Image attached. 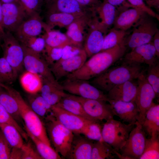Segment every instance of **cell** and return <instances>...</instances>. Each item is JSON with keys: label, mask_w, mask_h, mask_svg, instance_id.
Returning a JSON list of instances; mask_svg holds the SVG:
<instances>
[{"label": "cell", "mask_w": 159, "mask_h": 159, "mask_svg": "<svg viewBox=\"0 0 159 159\" xmlns=\"http://www.w3.org/2000/svg\"><path fill=\"white\" fill-rule=\"evenodd\" d=\"M2 3L0 1V31L3 30L1 27V24L2 19Z\"/></svg>", "instance_id": "obj_55"}, {"label": "cell", "mask_w": 159, "mask_h": 159, "mask_svg": "<svg viewBox=\"0 0 159 159\" xmlns=\"http://www.w3.org/2000/svg\"><path fill=\"white\" fill-rule=\"evenodd\" d=\"M135 7L140 8L153 18L159 19L158 15L145 3L144 0H125Z\"/></svg>", "instance_id": "obj_48"}, {"label": "cell", "mask_w": 159, "mask_h": 159, "mask_svg": "<svg viewBox=\"0 0 159 159\" xmlns=\"http://www.w3.org/2000/svg\"><path fill=\"white\" fill-rule=\"evenodd\" d=\"M20 82L23 89L29 94L40 92L42 85V79L39 75L26 70L21 75Z\"/></svg>", "instance_id": "obj_28"}, {"label": "cell", "mask_w": 159, "mask_h": 159, "mask_svg": "<svg viewBox=\"0 0 159 159\" xmlns=\"http://www.w3.org/2000/svg\"><path fill=\"white\" fill-rule=\"evenodd\" d=\"M29 17L35 13H39L44 0H19Z\"/></svg>", "instance_id": "obj_45"}, {"label": "cell", "mask_w": 159, "mask_h": 159, "mask_svg": "<svg viewBox=\"0 0 159 159\" xmlns=\"http://www.w3.org/2000/svg\"><path fill=\"white\" fill-rule=\"evenodd\" d=\"M131 130L125 143L116 155L120 159H136L139 158L144 150L146 138L142 125L138 121Z\"/></svg>", "instance_id": "obj_8"}, {"label": "cell", "mask_w": 159, "mask_h": 159, "mask_svg": "<svg viewBox=\"0 0 159 159\" xmlns=\"http://www.w3.org/2000/svg\"><path fill=\"white\" fill-rule=\"evenodd\" d=\"M21 45L24 52L23 65L26 71L38 74L42 79L56 80L49 65L40 53Z\"/></svg>", "instance_id": "obj_11"}, {"label": "cell", "mask_w": 159, "mask_h": 159, "mask_svg": "<svg viewBox=\"0 0 159 159\" xmlns=\"http://www.w3.org/2000/svg\"><path fill=\"white\" fill-rule=\"evenodd\" d=\"M42 85L40 95L51 106L56 105L63 97L66 93L61 84L57 80L50 81L42 79Z\"/></svg>", "instance_id": "obj_25"}, {"label": "cell", "mask_w": 159, "mask_h": 159, "mask_svg": "<svg viewBox=\"0 0 159 159\" xmlns=\"http://www.w3.org/2000/svg\"><path fill=\"white\" fill-rule=\"evenodd\" d=\"M12 148L0 130V159H9Z\"/></svg>", "instance_id": "obj_47"}, {"label": "cell", "mask_w": 159, "mask_h": 159, "mask_svg": "<svg viewBox=\"0 0 159 159\" xmlns=\"http://www.w3.org/2000/svg\"><path fill=\"white\" fill-rule=\"evenodd\" d=\"M47 26L44 22L39 13H35L24 20L14 33L21 44L27 39L37 37Z\"/></svg>", "instance_id": "obj_16"}, {"label": "cell", "mask_w": 159, "mask_h": 159, "mask_svg": "<svg viewBox=\"0 0 159 159\" xmlns=\"http://www.w3.org/2000/svg\"><path fill=\"white\" fill-rule=\"evenodd\" d=\"M149 7H154L159 11V0H145Z\"/></svg>", "instance_id": "obj_54"}, {"label": "cell", "mask_w": 159, "mask_h": 159, "mask_svg": "<svg viewBox=\"0 0 159 159\" xmlns=\"http://www.w3.org/2000/svg\"><path fill=\"white\" fill-rule=\"evenodd\" d=\"M110 4L115 6L118 11H120L126 9L130 8H135L125 0H107Z\"/></svg>", "instance_id": "obj_50"}, {"label": "cell", "mask_w": 159, "mask_h": 159, "mask_svg": "<svg viewBox=\"0 0 159 159\" xmlns=\"http://www.w3.org/2000/svg\"><path fill=\"white\" fill-rule=\"evenodd\" d=\"M115 154L114 150L110 145L103 141H97L93 144L91 159H113Z\"/></svg>", "instance_id": "obj_36"}, {"label": "cell", "mask_w": 159, "mask_h": 159, "mask_svg": "<svg viewBox=\"0 0 159 159\" xmlns=\"http://www.w3.org/2000/svg\"><path fill=\"white\" fill-rule=\"evenodd\" d=\"M0 35L3 57L12 67L17 77L24 67V52L22 46L12 33L3 30L0 32Z\"/></svg>", "instance_id": "obj_7"}, {"label": "cell", "mask_w": 159, "mask_h": 159, "mask_svg": "<svg viewBox=\"0 0 159 159\" xmlns=\"http://www.w3.org/2000/svg\"><path fill=\"white\" fill-rule=\"evenodd\" d=\"M98 122L91 121L84 127L81 134L92 140L103 141L101 134L102 128Z\"/></svg>", "instance_id": "obj_40"}, {"label": "cell", "mask_w": 159, "mask_h": 159, "mask_svg": "<svg viewBox=\"0 0 159 159\" xmlns=\"http://www.w3.org/2000/svg\"><path fill=\"white\" fill-rule=\"evenodd\" d=\"M21 44L32 51L39 53L44 51L46 45L44 38L42 37L37 36L29 38Z\"/></svg>", "instance_id": "obj_44"}, {"label": "cell", "mask_w": 159, "mask_h": 159, "mask_svg": "<svg viewBox=\"0 0 159 159\" xmlns=\"http://www.w3.org/2000/svg\"><path fill=\"white\" fill-rule=\"evenodd\" d=\"M106 34L100 26L99 19L95 14L89 24L84 40L83 49L87 57L101 51Z\"/></svg>", "instance_id": "obj_14"}, {"label": "cell", "mask_w": 159, "mask_h": 159, "mask_svg": "<svg viewBox=\"0 0 159 159\" xmlns=\"http://www.w3.org/2000/svg\"><path fill=\"white\" fill-rule=\"evenodd\" d=\"M127 34L126 31L113 28L105 36L101 51L112 48L122 42Z\"/></svg>", "instance_id": "obj_37"}, {"label": "cell", "mask_w": 159, "mask_h": 159, "mask_svg": "<svg viewBox=\"0 0 159 159\" xmlns=\"http://www.w3.org/2000/svg\"><path fill=\"white\" fill-rule=\"evenodd\" d=\"M0 123L7 124L13 125L19 131L23 138L26 141L28 140L29 136L24 129L22 128L0 104Z\"/></svg>", "instance_id": "obj_41"}, {"label": "cell", "mask_w": 159, "mask_h": 159, "mask_svg": "<svg viewBox=\"0 0 159 159\" xmlns=\"http://www.w3.org/2000/svg\"><path fill=\"white\" fill-rule=\"evenodd\" d=\"M135 123L125 124L113 118L106 121L101 130L102 139L115 150L120 151L125 143Z\"/></svg>", "instance_id": "obj_5"}, {"label": "cell", "mask_w": 159, "mask_h": 159, "mask_svg": "<svg viewBox=\"0 0 159 159\" xmlns=\"http://www.w3.org/2000/svg\"><path fill=\"white\" fill-rule=\"evenodd\" d=\"M82 49L81 47L72 44L67 45L62 49V54L60 59H64L73 57L81 52Z\"/></svg>", "instance_id": "obj_49"}, {"label": "cell", "mask_w": 159, "mask_h": 159, "mask_svg": "<svg viewBox=\"0 0 159 159\" xmlns=\"http://www.w3.org/2000/svg\"><path fill=\"white\" fill-rule=\"evenodd\" d=\"M137 79L138 90L135 102L139 113L138 122L142 125L147 112L154 103L156 95L143 71Z\"/></svg>", "instance_id": "obj_10"}, {"label": "cell", "mask_w": 159, "mask_h": 159, "mask_svg": "<svg viewBox=\"0 0 159 159\" xmlns=\"http://www.w3.org/2000/svg\"><path fill=\"white\" fill-rule=\"evenodd\" d=\"M24 129L29 138L34 144L38 153L42 159H61L62 158L51 146L44 143L30 133L26 128Z\"/></svg>", "instance_id": "obj_33"}, {"label": "cell", "mask_w": 159, "mask_h": 159, "mask_svg": "<svg viewBox=\"0 0 159 159\" xmlns=\"http://www.w3.org/2000/svg\"><path fill=\"white\" fill-rule=\"evenodd\" d=\"M1 84L0 83V87L1 86Z\"/></svg>", "instance_id": "obj_59"}, {"label": "cell", "mask_w": 159, "mask_h": 159, "mask_svg": "<svg viewBox=\"0 0 159 159\" xmlns=\"http://www.w3.org/2000/svg\"><path fill=\"white\" fill-rule=\"evenodd\" d=\"M2 3H10L19 1V0H1Z\"/></svg>", "instance_id": "obj_56"}, {"label": "cell", "mask_w": 159, "mask_h": 159, "mask_svg": "<svg viewBox=\"0 0 159 159\" xmlns=\"http://www.w3.org/2000/svg\"><path fill=\"white\" fill-rule=\"evenodd\" d=\"M142 71L140 64L123 63L108 69L92 79L90 83L101 90L108 92L117 85L137 79Z\"/></svg>", "instance_id": "obj_2"}, {"label": "cell", "mask_w": 159, "mask_h": 159, "mask_svg": "<svg viewBox=\"0 0 159 159\" xmlns=\"http://www.w3.org/2000/svg\"><path fill=\"white\" fill-rule=\"evenodd\" d=\"M71 95L81 104L85 112L91 120L107 121L113 118L114 115L111 106L106 102Z\"/></svg>", "instance_id": "obj_12"}, {"label": "cell", "mask_w": 159, "mask_h": 159, "mask_svg": "<svg viewBox=\"0 0 159 159\" xmlns=\"http://www.w3.org/2000/svg\"><path fill=\"white\" fill-rule=\"evenodd\" d=\"M81 5L88 8L95 9L101 2L100 0H76Z\"/></svg>", "instance_id": "obj_51"}, {"label": "cell", "mask_w": 159, "mask_h": 159, "mask_svg": "<svg viewBox=\"0 0 159 159\" xmlns=\"http://www.w3.org/2000/svg\"><path fill=\"white\" fill-rule=\"evenodd\" d=\"M0 104L19 124L22 122L16 100L8 91L1 86L0 87Z\"/></svg>", "instance_id": "obj_29"}, {"label": "cell", "mask_w": 159, "mask_h": 159, "mask_svg": "<svg viewBox=\"0 0 159 159\" xmlns=\"http://www.w3.org/2000/svg\"><path fill=\"white\" fill-rule=\"evenodd\" d=\"M56 105L69 112L91 120L85 112L81 104L71 94H67Z\"/></svg>", "instance_id": "obj_34"}, {"label": "cell", "mask_w": 159, "mask_h": 159, "mask_svg": "<svg viewBox=\"0 0 159 159\" xmlns=\"http://www.w3.org/2000/svg\"><path fill=\"white\" fill-rule=\"evenodd\" d=\"M1 36L0 35V45H1Z\"/></svg>", "instance_id": "obj_58"}, {"label": "cell", "mask_w": 159, "mask_h": 159, "mask_svg": "<svg viewBox=\"0 0 159 159\" xmlns=\"http://www.w3.org/2000/svg\"><path fill=\"white\" fill-rule=\"evenodd\" d=\"M126 48L125 40L112 48L101 51L90 57L80 68L66 78L86 81L92 79L108 69L122 57Z\"/></svg>", "instance_id": "obj_1"}, {"label": "cell", "mask_w": 159, "mask_h": 159, "mask_svg": "<svg viewBox=\"0 0 159 159\" xmlns=\"http://www.w3.org/2000/svg\"><path fill=\"white\" fill-rule=\"evenodd\" d=\"M80 134H74L71 147L65 158L68 159H91L92 140Z\"/></svg>", "instance_id": "obj_22"}, {"label": "cell", "mask_w": 159, "mask_h": 159, "mask_svg": "<svg viewBox=\"0 0 159 159\" xmlns=\"http://www.w3.org/2000/svg\"><path fill=\"white\" fill-rule=\"evenodd\" d=\"M138 90L137 83L133 80L117 85L108 92L109 100L126 102H135Z\"/></svg>", "instance_id": "obj_23"}, {"label": "cell", "mask_w": 159, "mask_h": 159, "mask_svg": "<svg viewBox=\"0 0 159 159\" xmlns=\"http://www.w3.org/2000/svg\"><path fill=\"white\" fill-rule=\"evenodd\" d=\"M43 120L51 144L65 158L70 149L74 134L59 121L52 113Z\"/></svg>", "instance_id": "obj_4"}, {"label": "cell", "mask_w": 159, "mask_h": 159, "mask_svg": "<svg viewBox=\"0 0 159 159\" xmlns=\"http://www.w3.org/2000/svg\"><path fill=\"white\" fill-rule=\"evenodd\" d=\"M49 0H44V1L46 3L48 1H49Z\"/></svg>", "instance_id": "obj_57"}, {"label": "cell", "mask_w": 159, "mask_h": 159, "mask_svg": "<svg viewBox=\"0 0 159 159\" xmlns=\"http://www.w3.org/2000/svg\"><path fill=\"white\" fill-rule=\"evenodd\" d=\"M81 16L61 12L47 13L45 23L50 29L55 26L67 27L77 19Z\"/></svg>", "instance_id": "obj_31"}, {"label": "cell", "mask_w": 159, "mask_h": 159, "mask_svg": "<svg viewBox=\"0 0 159 159\" xmlns=\"http://www.w3.org/2000/svg\"><path fill=\"white\" fill-rule=\"evenodd\" d=\"M44 30L45 32L42 37L45 39L46 45L52 47L63 48L67 45L72 44L66 34L48 28Z\"/></svg>", "instance_id": "obj_32"}, {"label": "cell", "mask_w": 159, "mask_h": 159, "mask_svg": "<svg viewBox=\"0 0 159 159\" xmlns=\"http://www.w3.org/2000/svg\"><path fill=\"white\" fill-rule=\"evenodd\" d=\"M114 115L128 123H135L138 121L139 113L135 102H126L109 100Z\"/></svg>", "instance_id": "obj_21"}, {"label": "cell", "mask_w": 159, "mask_h": 159, "mask_svg": "<svg viewBox=\"0 0 159 159\" xmlns=\"http://www.w3.org/2000/svg\"><path fill=\"white\" fill-rule=\"evenodd\" d=\"M95 9L98 14V19L100 20H99V26L106 33L108 29L113 25L118 13V10L107 0H103L102 2Z\"/></svg>", "instance_id": "obj_26"}, {"label": "cell", "mask_w": 159, "mask_h": 159, "mask_svg": "<svg viewBox=\"0 0 159 159\" xmlns=\"http://www.w3.org/2000/svg\"><path fill=\"white\" fill-rule=\"evenodd\" d=\"M84 16L77 19L66 27V35L72 44L80 47L84 42L89 24L93 16L95 13Z\"/></svg>", "instance_id": "obj_20"}, {"label": "cell", "mask_w": 159, "mask_h": 159, "mask_svg": "<svg viewBox=\"0 0 159 159\" xmlns=\"http://www.w3.org/2000/svg\"><path fill=\"white\" fill-rule=\"evenodd\" d=\"M22 152L21 148H12L10 159H21Z\"/></svg>", "instance_id": "obj_52"}, {"label": "cell", "mask_w": 159, "mask_h": 159, "mask_svg": "<svg viewBox=\"0 0 159 159\" xmlns=\"http://www.w3.org/2000/svg\"><path fill=\"white\" fill-rule=\"evenodd\" d=\"M87 57L83 49L77 55L67 59H59L50 68L56 79L58 81L80 68Z\"/></svg>", "instance_id": "obj_15"}, {"label": "cell", "mask_w": 159, "mask_h": 159, "mask_svg": "<svg viewBox=\"0 0 159 159\" xmlns=\"http://www.w3.org/2000/svg\"><path fill=\"white\" fill-rule=\"evenodd\" d=\"M0 129L6 139L12 148H21L24 144L23 138L13 125L0 123Z\"/></svg>", "instance_id": "obj_35"}, {"label": "cell", "mask_w": 159, "mask_h": 159, "mask_svg": "<svg viewBox=\"0 0 159 159\" xmlns=\"http://www.w3.org/2000/svg\"><path fill=\"white\" fill-rule=\"evenodd\" d=\"M30 141L24 143L21 148L22 152L21 159H42Z\"/></svg>", "instance_id": "obj_46"}, {"label": "cell", "mask_w": 159, "mask_h": 159, "mask_svg": "<svg viewBox=\"0 0 159 159\" xmlns=\"http://www.w3.org/2000/svg\"><path fill=\"white\" fill-rule=\"evenodd\" d=\"M1 86L16 100L21 117L24 123V127L44 143L51 146L44 123L41 118L32 110L18 91L7 85L1 84Z\"/></svg>", "instance_id": "obj_3"}, {"label": "cell", "mask_w": 159, "mask_h": 159, "mask_svg": "<svg viewBox=\"0 0 159 159\" xmlns=\"http://www.w3.org/2000/svg\"><path fill=\"white\" fill-rule=\"evenodd\" d=\"M145 13L137 7L127 8L119 11L113 24V28L126 31L133 26Z\"/></svg>", "instance_id": "obj_24"}, {"label": "cell", "mask_w": 159, "mask_h": 159, "mask_svg": "<svg viewBox=\"0 0 159 159\" xmlns=\"http://www.w3.org/2000/svg\"><path fill=\"white\" fill-rule=\"evenodd\" d=\"M146 77L148 82L152 86L156 95L159 93V66L155 64L149 66Z\"/></svg>", "instance_id": "obj_42"}, {"label": "cell", "mask_w": 159, "mask_h": 159, "mask_svg": "<svg viewBox=\"0 0 159 159\" xmlns=\"http://www.w3.org/2000/svg\"><path fill=\"white\" fill-rule=\"evenodd\" d=\"M159 159V141L157 137L146 139L143 153L139 159Z\"/></svg>", "instance_id": "obj_38"}, {"label": "cell", "mask_w": 159, "mask_h": 159, "mask_svg": "<svg viewBox=\"0 0 159 159\" xmlns=\"http://www.w3.org/2000/svg\"><path fill=\"white\" fill-rule=\"evenodd\" d=\"M51 111L56 118L74 134H81L85 126L93 121L71 113L56 105L52 106Z\"/></svg>", "instance_id": "obj_18"}, {"label": "cell", "mask_w": 159, "mask_h": 159, "mask_svg": "<svg viewBox=\"0 0 159 159\" xmlns=\"http://www.w3.org/2000/svg\"><path fill=\"white\" fill-rule=\"evenodd\" d=\"M63 48L52 47L45 45V49L42 52L44 59L48 64L51 66L62 57Z\"/></svg>", "instance_id": "obj_43"}, {"label": "cell", "mask_w": 159, "mask_h": 159, "mask_svg": "<svg viewBox=\"0 0 159 159\" xmlns=\"http://www.w3.org/2000/svg\"><path fill=\"white\" fill-rule=\"evenodd\" d=\"M47 13L61 12L81 16L90 14L93 9L83 6L76 0H49L46 3Z\"/></svg>", "instance_id": "obj_17"}, {"label": "cell", "mask_w": 159, "mask_h": 159, "mask_svg": "<svg viewBox=\"0 0 159 159\" xmlns=\"http://www.w3.org/2000/svg\"><path fill=\"white\" fill-rule=\"evenodd\" d=\"M153 17L145 13L133 26L132 33L125 39L126 46L132 49L151 42L159 30Z\"/></svg>", "instance_id": "obj_6"}, {"label": "cell", "mask_w": 159, "mask_h": 159, "mask_svg": "<svg viewBox=\"0 0 159 159\" xmlns=\"http://www.w3.org/2000/svg\"><path fill=\"white\" fill-rule=\"evenodd\" d=\"M3 29L14 33L23 21L28 17L19 1L2 3Z\"/></svg>", "instance_id": "obj_13"}, {"label": "cell", "mask_w": 159, "mask_h": 159, "mask_svg": "<svg viewBox=\"0 0 159 159\" xmlns=\"http://www.w3.org/2000/svg\"><path fill=\"white\" fill-rule=\"evenodd\" d=\"M17 77L6 59L3 57L0 58V83L8 85L12 83Z\"/></svg>", "instance_id": "obj_39"}, {"label": "cell", "mask_w": 159, "mask_h": 159, "mask_svg": "<svg viewBox=\"0 0 159 159\" xmlns=\"http://www.w3.org/2000/svg\"><path fill=\"white\" fill-rule=\"evenodd\" d=\"M156 57L155 49L151 42L132 49L125 55L124 63L138 64L144 63L150 66L156 63Z\"/></svg>", "instance_id": "obj_19"}, {"label": "cell", "mask_w": 159, "mask_h": 159, "mask_svg": "<svg viewBox=\"0 0 159 159\" xmlns=\"http://www.w3.org/2000/svg\"><path fill=\"white\" fill-rule=\"evenodd\" d=\"M152 40L153 42L156 52V55L157 58L159 57V31L157 32L154 35Z\"/></svg>", "instance_id": "obj_53"}, {"label": "cell", "mask_w": 159, "mask_h": 159, "mask_svg": "<svg viewBox=\"0 0 159 159\" xmlns=\"http://www.w3.org/2000/svg\"><path fill=\"white\" fill-rule=\"evenodd\" d=\"M29 105L32 110L43 120L52 113V106L38 93L29 94L28 96Z\"/></svg>", "instance_id": "obj_30"}, {"label": "cell", "mask_w": 159, "mask_h": 159, "mask_svg": "<svg viewBox=\"0 0 159 159\" xmlns=\"http://www.w3.org/2000/svg\"><path fill=\"white\" fill-rule=\"evenodd\" d=\"M150 138L158 136L159 132V105L154 103L147 112L142 125Z\"/></svg>", "instance_id": "obj_27"}, {"label": "cell", "mask_w": 159, "mask_h": 159, "mask_svg": "<svg viewBox=\"0 0 159 159\" xmlns=\"http://www.w3.org/2000/svg\"><path fill=\"white\" fill-rule=\"evenodd\" d=\"M87 81L67 78L61 84L63 90L71 95L108 102L109 99L107 95Z\"/></svg>", "instance_id": "obj_9"}]
</instances>
